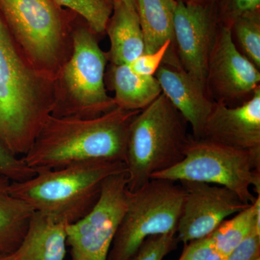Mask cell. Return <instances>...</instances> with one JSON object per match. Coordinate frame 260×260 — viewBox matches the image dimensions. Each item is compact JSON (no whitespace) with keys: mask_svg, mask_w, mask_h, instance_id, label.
Instances as JSON below:
<instances>
[{"mask_svg":"<svg viewBox=\"0 0 260 260\" xmlns=\"http://www.w3.org/2000/svg\"><path fill=\"white\" fill-rule=\"evenodd\" d=\"M55 78L36 68L19 47L0 14V143L25 155L51 115Z\"/></svg>","mask_w":260,"mask_h":260,"instance_id":"cell-1","label":"cell"},{"mask_svg":"<svg viewBox=\"0 0 260 260\" xmlns=\"http://www.w3.org/2000/svg\"><path fill=\"white\" fill-rule=\"evenodd\" d=\"M139 112L116 107L90 119L50 115L22 158L36 172L93 160L125 164L129 126Z\"/></svg>","mask_w":260,"mask_h":260,"instance_id":"cell-2","label":"cell"},{"mask_svg":"<svg viewBox=\"0 0 260 260\" xmlns=\"http://www.w3.org/2000/svg\"><path fill=\"white\" fill-rule=\"evenodd\" d=\"M124 172L126 169L123 162H80L38 171L28 180L12 181L10 191L34 211L69 225L83 218L95 206L107 178Z\"/></svg>","mask_w":260,"mask_h":260,"instance_id":"cell-3","label":"cell"},{"mask_svg":"<svg viewBox=\"0 0 260 260\" xmlns=\"http://www.w3.org/2000/svg\"><path fill=\"white\" fill-rule=\"evenodd\" d=\"M187 124L164 93L135 116L126 143L128 190H138L152 175L183 160L191 136Z\"/></svg>","mask_w":260,"mask_h":260,"instance_id":"cell-4","label":"cell"},{"mask_svg":"<svg viewBox=\"0 0 260 260\" xmlns=\"http://www.w3.org/2000/svg\"><path fill=\"white\" fill-rule=\"evenodd\" d=\"M73 52L55 78V101L51 115L90 119L116 107L108 95L104 73L107 55L90 28L75 29Z\"/></svg>","mask_w":260,"mask_h":260,"instance_id":"cell-5","label":"cell"},{"mask_svg":"<svg viewBox=\"0 0 260 260\" xmlns=\"http://www.w3.org/2000/svg\"><path fill=\"white\" fill-rule=\"evenodd\" d=\"M151 179L190 181L224 186L245 203L252 204L260 194V160L249 152L190 136L180 162Z\"/></svg>","mask_w":260,"mask_h":260,"instance_id":"cell-6","label":"cell"},{"mask_svg":"<svg viewBox=\"0 0 260 260\" xmlns=\"http://www.w3.org/2000/svg\"><path fill=\"white\" fill-rule=\"evenodd\" d=\"M184 195L180 184L162 179H150L128 191L127 208L107 260H127L147 238L177 234Z\"/></svg>","mask_w":260,"mask_h":260,"instance_id":"cell-7","label":"cell"},{"mask_svg":"<svg viewBox=\"0 0 260 260\" xmlns=\"http://www.w3.org/2000/svg\"><path fill=\"white\" fill-rule=\"evenodd\" d=\"M0 14L29 60L55 78L68 44L59 6L53 0H0Z\"/></svg>","mask_w":260,"mask_h":260,"instance_id":"cell-8","label":"cell"},{"mask_svg":"<svg viewBox=\"0 0 260 260\" xmlns=\"http://www.w3.org/2000/svg\"><path fill=\"white\" fill-rule=\"evenodd\" d=\"M128 191L126 172L104 180L95 206L83 218L67 225L70 260H107L127 208Z\"/></svg>","mask_w":260,"mask_h":260,"instance_id":"cell-9","label":"cell"},{"mask_svg":"<svg viewBox=\"0 0 260 260\" xmlns=\"http://www.w3.org/2000/svg\"><path fill=\"white\" fill-rule=\"evenodd\" d=\"M259 70L239 50L232 28L219 26L208 59L206 92L214 103L236 107L260 87Z\"/></svg>","mask_w":260,"mask_h":260,"instance_id":"cell-10","label":"cell"},{"mask_svg":"<svg viewBox=\"0 0 260 260\" xmlns=\"http://www.w3.org/2000/svg\"><path fill=\"white\" fill-rule=\"evenodd\" d=\"M219 26L215 2L177 1L174 25L177 58L181 68L205 90L208 59Z\"/></svg>","mask_w":260,"mask_h":260,"instance_id":"cell-11","label":"cell"},{"mask_svg":"<svg viewBox=\"0 0 260 260\" xmlns=\"http://www.w3.org/2000/svg\"><path fill=\"white\" fill-rule=\"evenodd\" d=\"M179 183L185 195L177 238L184 244L208 237L228 217L251 205L224 186L190 181Z\"/></svg>","mask_w":260,"mask_h":260,"instance_id":"cell-12","label":"cell"},{"mask_svg":"<svg viewBox=\"0 0 260 260\" xmlns=\"http://www.w3.org/2000/svg\"><path fill=\"white\" fill-rule=\"evenodd\" d=\"M201 139L249 152L260 160V87L241 105L214 103Z\"/></svg>","mask_w":260,"mask_h":260,"instance_id":"cell-13","label":"cell"},{"mask_svg":"<svg viewBox=\"0 0 260 260\" xmlns=\"http://www.w3.org/2000/svg\"><path fill=\"white\" fill-rule=\"evenodd\" d=\"M155 78L162 93L190 125L195 139H201L214 102L201 84L181 68L162 64Z\"/></svg>","mask_w":260,"mask_h":260,"instance_id":"cell-14","label":"cell"},{"mask_svg":"<svg viewBox=\"0 0 260 260\" xmlns=\"http://www.w3.org/2000/svg\"><path fill=\"white\" fill-rule=\"evenodd\" d=\"M68 224L35 211L26 234L13 253L16 260H64Z\"/></svg>","mask_w":260,"mask_h":260,"instance_id":"cell-15","label":"cell"},{"mask_svg":"<svg viewBox=\"0 0 260 260\" xmlns=\"http://www.w3.org/2000/svg\"><path fill=\"white\" fill-rule=\"evenodd\" d=\"M106 30L111 43L107 58L112 64H129L144 54V37L136 10L113 2L112 13Z\"/></svg>","mask_w":260,"mask_h":260,"instance_id":"cell-16","label":"cell"},{"mask_svg":"<svg viewBox=\"0 0 260 260\" xmlns=\"http://www.w3.org/2000/svg\"><path fill=\"white\" fill-rule=\"evenodd\" d=\"M12 181L0 175V255L12 254L23 242L34 210L10 191Z\"/></svg>","mask_w":260,"mask_h":260,"instance_id":"cell-17","label":"cell"},{"mask_svg":"<svg viewBox=\"0 0 260 260\" xmlns=\"http://www.w3.org/2000/svg\"><path fill=\"white\" fill-rule=\"evenodd\" d=\"M110 80L116 107L125 110H142L162 93L155 76L136 74L129 64H112Z\"/></svg>","mask_w":260,"mask_h":260,"instance_id":"cell-18","label":"cell"},{"mask_svg":"<svg viewBox=\"0 0 260 260\" xmlns=\"http://www.w3.org/2000/svg\"><path fill=\"white\" fill-rule=\"evenodd\" d=\"M177 0H137V12L144 37L145 53H153L168 42L174 44Z\"/></svg>","mask_w":260,"mask_h":260,"instance_id":"cell-19","label":"cell"},{"mask_svg":"<svg viewBox=\"0 0 260 260\" xmlns=\"http://www.w3.org/2000/svg\"><path fill=\"white\" fill-rule=\"evenodd\" d=\"M255 229H260V194L252 204L219 225L209 237L224 258Z\"/></svg>","mask_w":260,"mask_h":260,"instance_id":"cell-20","label":"cell"},{"mask_svg":"<svg viewBox=\"0 0 260 260\" xmlns=\"http://www.w3.org/2000/svg\"><path fill=\"white\" fill-rule=\"evenodd\" d=\"M233 40L239 50L260 69V10L243 15L232 25Z\"/></svg>","mask_w":260,"mask_h":260,"instance_id":"cell-21","label":"cell"},{"mask_svg":"<svg viewBox=\"0 0 260 260\" xmlns=\"http://www.w3.org/2000/svg\"><path fill=\"white\" fill-rule=\"evenodd\" d=\"M58 6L76 12L85 19L94 34H103L112 15L113 4L104 0H53Z\"/></svg>","mask_w":260,"mask_h":260,"instance_id":"cell-22","label":"cell"},{"mask_svg":"<svg viewBox=\"0 0 260 260\" xmlns=\"http://www.w3.org/2000/svg\"><path fill=\"white\" fill-rule=\"evenodd\" d=\"M165 59L170 62L178 61L175 47L172 42L166 43L158 50L153 53H144L130 63L129 66L136 74L153 77Z\"/></svg>","mask_w":260,"mask_h":260,"instance_id":"cell-23","label":"cell"},{"mask_svg":"<svg viewBox=\"0 0 260 260\" xmlns=\"http://www.w3.org/2000/svg\"><path fill=\"white\" fill-rule=\"evenodd\" d=\"M177 234L152 236L147 238L138 250L127 260H162L177 248Z\"/></svg>","mask_w":260,"mask_h":260,"instance_id":"cell-24","label":"cell"},{"mask_svg":"<svg viewBox=\"0 0 260 260\" xmlns=\"http://www.w3.org/2000/svg\"><path fill=\"white\" fill-rule=\"evenodd\" d=\"M215 4L219 24L229 28L243 15L260 10V0H217Z\"/></svg>","mask_w":260,"mask_h":260,"instance_id":"cell-25","label":"cell"},{"mask_svg":"<svg viewBox=\"0 0 260 260\" xmlns=\"http://www.w3.org/2000/svg\"><path fill=\"white\" fill-rule=\"evenodd\" d=\"M36 174L37 172L29 167L23 158L13 155L0 143V175L11 181L20 182L28 180Z\"/></svg>","mask_w":260,"mask_h":260,"instance_id":"cell-26","label":"cell"},{"mask_svg":"<svg viewBox=\"0 0 260 260\" xmlns=\"http://www.w3.org/2000/svg\"><path fill=\"white\" fill-rule=\"evenodd\" d=\"M179 260H224V257L214 249L208 236L184 244Z\"/></svg>","mask_w":260,"mask_h":260,"instance_id":"cell-27","label":"cell"},{"mask_svg":"<svg viewBox=\"0 0 260 260\" xmlns=\"http://www.w3.org/2000/svg\"><path fill=\"white\" fill-rule=\"evenodd\" d=\"M224 260H260V229H255Z\"/></svg>","mask_w":260,"mask_h":260,"instance_id":"cell-28","label":"cell"},{"mask_svg":"<svg viewBox=\"0 0 260 260\" xmlns=\"http://www.w3.org/2000/svg\"><path fill=\"white\" fill-rule=\"evenodd\" d=\"M113 2H119L126 6L137 10V0H113Z\"/></svg>","mask_w":260,"mask_h":260,"instance_id":"cell-29","label":"cell"},{"mask_svg":"<svg viewBox=\"0 0 260 260\" xmlns=\"http://www.w3.org/2000/svg\"><path fill=\"white\" fill-rule=\"evenodd\" d=\"M177 1L188 2V3H214L217 0H177Z\"/></svg>","mask_w":260,"mask_h":260,"instance_id":"cell-30","label":"cell"},{"mask_svg":"<svg viewBox=\"0 0 260 260\" xmlns=\"http://www.w3.org/2000/svg\"><path fill=\"white\" fill-rule=\"evenodd\" d=\"M0 260H16L13 254L0 255Z\"/></svg>","mask_w":260,"mask_h":260,"instance_id":"cell-31","label":"cell"},{"mask_svg":"<svg viewBox=\"0 0 260 260\" xmlns=\"http://www.w3.org/2000/svg\"><path fill=\"white\" fill-rule=\"evenodd\" d=\"M104 1L107 2V3H111V4H113V0H104Z\"/></svg>","mask_w":260,"mask_h":260,"instance_id":"cell-32","label":"cell"}]
</instances>
